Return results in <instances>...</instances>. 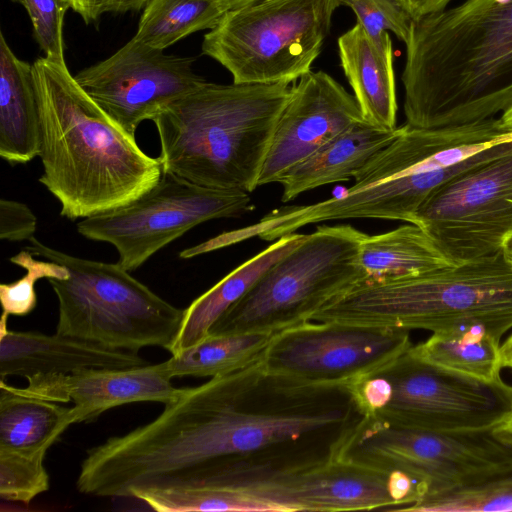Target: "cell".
I'll return each instance as SVG.
<instances>
[{"mask_svg": "<svg viewBox=\"0 0 512 512\" xmlns=\"http://www.w3.org/2000/svg\"><path fill=\"white\" fill-rule=\"evenodd\" d=\"M262 356V355H261ZM270 382V379H269ZM261 357L236 371L185 387L154 420L90 448L76 486L100 497H130L170 479L226 460L254 455L309 434L343 427L353 405L318 400L309 389L282 407L262 402Z\"/></svg>", "mask_w": 512, "mask_h": 512, "instance_id": "6da1fadb", "label": "cell"}, {"mask_svg": "<svg viewBox=\"0 0 512 512\" xmlns=\"http://www.w3.org/2000/svg\"><path fill=\"white\" fill-rule=\"evenodd\" d=\"M402 73L406 124L483 121L512 104V0H464L413 20Z\"/></svg>", "mask_w": 512, "mask_h": 512, "instance_id": "7a4b0ae2", "label": "cell"}, {"mask_svg": "<svg viewBox=\"0 0 512 512\" xmlns=\"http://www.w3.org/2000/svg\"><path fill=\"white\" fill-rule=\"evenodd\" d=\"M40 114L39 182L58 200L60 215L85 218L123 206L162 174L147 155L81 88L66 64H32Z\"/></svg>", "mask_w": 512, "mask_h": 512, "instance_id": "3957f363", "label": "cell"}, {"mask_svg": "<svg viewBox=\"0 0 512 512\" xmlns=\"http://www.w3.org/2000/svg\"><path fill=\"white\" fill-rule=\"evenodd\" d=\"M291 91L289 83L206 81L174 100L152 119L162 169L204 187L251 193Z\"/></svg>", "mask_w": 512, "mask_h": 512, "instance_id": "277c9868", "label": "cell"}, {"mask_svg": "<svg viewBox=\"0 0 512 512\" xmlns=\"http://www.w3.org/2000/svg\"><path fill=\"white\" fill-rule=\"evenodd\" d=\"M310 321L433 333L483 327L496 339L512 329V268L490 258L389 278H364Z\"/></svg>", "mask_w": 512, "mask_h": 512, "instance_id": "5b68a950", "label": "cell"}, {"mask_svg": "<svg viewBox=\"0 0 512 512\" xmlns=\"http://www.w3.org/2000/svg\"><path fill=\"white\" fill-rule=\"evenodd\" d=\"M25 248L61 264L65 279H48L59 306L56 333L102 346L136 352L169 350L184 309L170 304L117 263L83 259L53 249L35 237Z\"/></svg>", "mask_w": 512, "mask_h": 512, "instance_id": "8992f818", "label": "cell"}, {"mask_svg": "<svg viewBox=\"0 0 512 512\" xmlns=\"http://www.w3.org/2000/svg\"><path fill=\"white\" fill-rule=\"evenodd\" d=\"M328 452L378 470L408 474L417 484L416 503L512 473V446L493 430L423 431L364 414L341 428Z\"/></svg>", "mask_w": 512, "mask_h": 512, "instance_id": "52a82bcc", "label": "cell"}, {"mask_svg": "<svg viewBox=\"0 0 512 512\" xmlns=\"http://www.w3.org/2000/svg\"><path fill=\"white\" fill-rule=\"evenodd\" d=\"M364 236L349 224L317 227L275 262L208 334H274L309 322L323 305L366 278L358 258Z\"/></svg>", "mask_w": 512, "mask_h": 512, "instance_id": "ba28073f", "label": "cell"}, {"mask_svg": "<svg viewBox=\"0 0 512 512\" xmlns=\"http://www.w3.org/2000/svg\"><path fill=\"white\" fill-rule=\"evenodd\" d=\"M408 351L348 388L358 414L423 431L465 432L494 430L512 413V386L503 380L452 373Z\"/></svg>", "mask_w": 512, "mask_h": 512, "instance_id": "9c48e42d", "label": "cell"}, {"mask_svg": "<svg viewBox=\"0 0 512 512\" xmlns=\"http://www.w3.org/2000/svg\"><path fill=\"white\" fill-rule=\"evenodd\" d=\"M338 0H257L225 12L202 52L237 84L292 83L311 71Z\"/></svg>", "mask_w": 512, "mask_h": 512, "instance_id": "30bf717a", "label": "cell"}, {"mask_svg": "<svg viewBox=\"0 0 512 512\" xmlns=\"http://www.w3.org/2000/svg\"><path fill=\"white\" fill-rule=\"evenodd\" d=\"M253 209L249 193L204 187L169 171L133 201L82 218L83 237L113 245L129 272L197 225L237 218Z\"/></svg>", "mask_w": 512, "mask_h": 512, "instance_id": "8fae6325", "label": "cell"}, {"mask_svg": "<svg viewBox=\"0 0 512 512\" xmlns=\"http://www.w3.org/2000/svg\"><path fill=\"white\" fill-rule=\"evenodd\" d=\"M225 487L256 511H352L391 509L398 503L391 472L330 453L302 465L275 466L251 456L230 462Z\"/></svg>", "mask_w": 512, "mask_h": 512, "instance_id": "7c38bea8", "label": "cell"}, {"mask_svg": "<svg viewBox=\"0 0 512 512\" xmlns=\"http://www.w3.org/2000/svg\"><path fill=\"white\" fill-rule=\"evenodd\" d=\"M411 347L406 329L309 321L274 333L261 363L269 378L283 384L348 392Z\"/></svg>", "mask_w": 512, "mask_h": 512, "instance_id": "4fadbf2b", "label": "cell"}, {"mask_svg": "<svg viewBox=\"0 0 512 512\" xmlns=\"http://www.w3.org/2000/svg\"><path fill=\"white\" fill-rule=\"evenodd\" d=\"M416 225L454 265L501 254L512 233V141L434 189Z\"/></svg>", "mask_w": 512, "mask_h": 512, "instance_id": "5bb4252c", "label": "cell"}, {"mask_svg": "<svg viewBox=\"0 0 512 512\" xmlns=\"http://www.w3.org/2000/svg\"><path fill=\"white\" fill-rule=\"evenodd\" d=\"M194 61L193 57L165 54L132 38L74 77L120 128L135 136L141 122L152 120L168 104L207 81L195 73Z\"/></svg>", "mask_w": 512, "mask_h": 512, "instance_id": "9a60e30c", "label": "cell"}, {"mask_svg": "<svg viewBox=\"0 0 512 512\" xmlns=\"http://www.w3.org/2000/svg\"><path fill=\"white\" fill-rule=\"evenodd\" d=\"M364 121L354 95L334 78L323 71L306 73L292 86L277 121L258 187L278 182L328 141Z\"/></svg>", "mask_w": 512, "mask_h": 512, "instance_id": "2e32d148", "label": "cell"}, {"mask_svg": "<svg viewBox=\"0 0 512 512\" xmlns=\"http://www.w3.org/2000/svg\"><path fill=\"white\" fill-rule=\"evenodd\" d=\"M166 362L129 368H90L68 374H37L19 388L25 394L58 403L72 402L75 424L134 402H171L183 388L172 385Z\"/></svg>", "mask_w": 512, "mask_h": 512, "instance_id": "e0dca14e", "label": "cell"}, {"mask_svg": "<svg viewBox=\"0 0 512 512\" xmlns=\"http://www.w3.org/2000/svg\"><path fill=\"white\" fill-rule=\"evenodd\" d=\"M8 315L0 322V377L68 374L90 368H129L149 364L138 353L110 348L76 337L35 331H12Z\"/></svg>", "mask_w": 512, "mask_h": 512, "instance_id": "ac0fdd59", "label": "cell"}, {"mask_svg": "<svg viewBox=\"0 0 512 512\" xmlns=\"http://www.w3.org/2000/svg\"><path fill=\"white\" fill-rule=\"evenodd\" d=\"M341 67L364 120L376 127L397 126V97L391 39L375 42L356 23L338 39Z\"/></svg>", "mask_w": 512, "mask_h": 512, "instance_id": "d6986e66", "label": "cell"}, {"mask_svg": "<svg viewBox=\"0 0 512 512\" xmlns=\"http://www.w3.org/2000/svg\"><path fill=\"white\" fill-rule=\"evenodd\" d=\"M402 129L403 125L393 130L382 129L365 121L346 129L278 180L282 186L281 201L286 203L304 192L353 178Z\"/></svg>", "mask_w": 512, "mask_h": 512, "instance_id": "ffe728a7", "label": "cell"}, {"mask_svg": "<svg viewBox=\"0 0 512 512\" xmlns=\"http://www.w3.org/2000/svg\"><path fill=\"white\" fill-rule=\"evenodd\" d=\"M41 124L32 64L18 58L0 33V156L25 164L40 154Z\"/></svg>", "mask_w": 512, "mask_h": 512, "instance_id": "44dd1931", "label": "cell"}, {"mask_svg": "<svg viewBox=\"0 0 512 512\" xmlns=\"http://www.w3.org/2000/svg\"><path fill=\"white\" fill-rule=\"evenodd\" d=\"M305 235L295 232L275 240L196 298L184 309L179 331L168 351L175 354L204 339L226 311L238 302L275 262L294 249Z\"/></svg>", "mask_w": 512, "mask_h": 512, "instance_id": "7402d4cb", "label": "cell"}, {"mask_svg": "<svg viewBox=\"0 0 512 512\" xmlns=\"http://www.w3.org/2000/svg\"><path fill=\"white\" fill-rule=\"evenodd\" d=\"M72 424V407L25 394L0 380V449L48 450Z\"/></svg>", "mask_w": 512, "mask_h": 512, "instance_id": "603a6c76", "label": "cell"}, {"mask_svg": "<svg viewBox=\"0 0 512 512\" xmlns=\"http://www.w3.org/2000/svg\"><path fill=\"white\" fill-rule=\"evenodd\" d=\"M359 264L366 278H389L429 271L451 263L430 235L419 225L363 237Z\"/></svg>", "mask_w": 512, "mask_h": 512, "instance_id": "cb8c5ba5", "label": "cell"}, {"mask_svg": "<svg viewBox=\"0 0 512 512\" xmlns=\"http://www.w3.org/2000/svg\"><path fill=\"white\" fill-rule=\"evenodd\" d=\"M500 341L483 327L433 333L409 354L437 368L484 382H500Z\"/></svg>", "mask_w": 512, "mask_h": 512, "instance_id": "d4e9b609", "label": "cell"}, {"mask_svg": "<svg viewBox=\"0 0 512 512\" xmlns=\"http://www.w3.org/2000/svg\"><path fill=\"white\" fill-rule=\"evenodd\" d=\"M273 334L232 333L208 334L196 344L166 360L174 377H215L246 367L258 360Z\"/></svg>", "mask_w": 512, "mask_h": 512, "instance_id": "484cf974", "label": "cell"}, {"mask_svg": "<svg viewBox=\"0 0 512 512\" xmlns=\"http://www.w3.org/2000/svg\"><path fill=\"white\" fill-rule=\"evenodd\" d=\"M226 11L218 0H150L133 38L164 51L192 33L211 30Z\"/></svg>", "mask_w": 512, "mask_h": 512, "instance_id": "4316f807", "label": "cell"}, {"mask_svg": "<svg viewBox=\"0 0 512 512\" xmlns=\"http://www.w3.org/2000/svg\"><path fill=\"white\" fill-rule=\"evenodd\" d=\"M407 511L511 512L512 473L465 488L426 497Z\"/></svg>", "mask_w": 512, "mask_h": 512, "instance_id": "83f0119b", "label": "cell"}, {"mask_svg": "<svg viewBox=\"0 0 512 512\" xmlns=\"http://www.w3.org/2000/svg\"><path fill=\"white\" fill-rule=\"evenodd\" d=\"M48 450L31 452L0 449V497L10 502L29 504L50 487L44 466Z\"/></svg>", "mask_w": 512, "mask_h": 512, "instance_id": "f1b7e54d", "label": "cell"}, {"mask_svg": "<svg viewBox=\"0 0 512 512\" xmlns=\"http://www.w3.org/2000/svg\"><path fill=\"white\" fill-rule=\"evenodd\" d=\"M10 262L26 270V274L12 283L0 285V301L3 313L8 316H25L31 313L37 304L35 283L42 279H65L68 270L59 263L38 260L24 249L10 258Z\"/></svg>", "mask_w": 512, "mask_h": 512, "instance_id": "f546056e", "label": "cell"}, {"mask_svg": "<svg viewBox=\"0 0 512 512\" xmlns=\"http://www.w3.org/2000/svg\"><path fill=\"white\" fill-rule=\"evenodd\" d=\"M349 7L367 34L377 43L390 40L389 32L406 43L413 19L399 0H338Z\"/></svg>", "mask_w": 512, "mask_h": 512, "instance_id": "4dcf8cb0", "label": "cell"}, {"mask_svg": "<svg viewBox=\"0 0 512 512\" xmlns=\"http://www.w3.org/2000/svg\"><path fill=\"white\" fill-rule=\"evenodd\" d=\"M24 7L30 18L33 38L45 57L66 64L63 24L70 0H11Z\"/></svg>", "mask_w": 512, "mask_h": 512, "instance_id": "1f68e13d", "label": "cell"}, {"mask_svg": "<svg viewBox=\"0 0 512 512\" xmlns=\"http://www.w3.org/2000/svg\"><path fill=\"white\" fill-rule=\"evenodd\" d=\"M37 219L24 203L0 200V238L10 242L30 240L36 231Z\"/></svg>", "mask_w": 512, "mask_h": 512, "instance_id": "d6a6232c", "label": "cell"}, {"mask_svg": "<svg viewBox=\"0 0 512 512\" xmlns=\"http://www.w3.org/2000/svg\"><path fill=\"white\" fill-rule=\"evenodd\" d=\"M452 0H399L413 20L445 9Z\"/></svg>", "mask_w": 512, "mask_h": 512, "instance_id": "836d02e7", "label": "cell"}, {"mask_svg": "<svg viewBox=\"0 0 512 512\" xmlns=\"http://www.w3.org/2000/svg\"><path fill=\"white\" fill-rule=\"evenodd\" d=\"M108 0H70L71 8L86 24L98 21L105 12Z\"/></svg>", "mask_w": 512, "mask_h": 512, "instance_id": "e575fe53", "label": "cell"}, {"mask_svg": "<svg viewBox=\"0 0 512 512\" xmlns=\"http://www.w3.org/2000/svg\"><path fill=\"white\" fill-rule=\"evenodd\" d=\"M150 0H108L105 12L125 13L128 11H139L146 6Z\"/></svg>", "mask_w": 512, "mask_h": 512, "instance_id": "d590c367", "label": "cell"}, {"mask_svg": "<svg viewBox=\"0 0 512 512\" xmlns=\"http://www.w3.org/2000/svg\"><path fill=\"white\" fill-rule=\"evenodd\" d=\"M494 434L512 446V413L493 430Z\"/></svg>", "mask_w": 512, "mask_h": 512, "instance_id": "8d00e7d4", "label": "cell"}, {"mask_svg": "<svg viewBox=\"0 0 512 512\" xmlns=\"http://www.w3.org/2000/svg\"><path fill=\"white\" fill-rule=\"evenodd\" d=\"M502 368L512 369V334L500 346Z\"/></svg>", "mask_w": 512, "mask_h": 512, "instance_id": "74e56055", "label": "cell"}, {"mask_svg": "<svg viewBox=\"0 0 512 512\" xmlns=\"http://www.w3.org/2000/svg\"><path fill=\"white\" fill-rule=\"evenodd\" d=\"M502 255L512 268V233L507 237L502 248Z\"/></svg>", "mask_w": 512, "mask_h": 512, "instance_id": "f35d334b", "label": "cell"}, {"mask_svg": "<svg viewBox=\"0 0 512 512\" xmlns=\"http://www.w3.org/2000/svg\"><path fill=\"white\" fill-rule=\"evenodd\" d=\"M225 8L226 10L235 9L247 4H250L252 2H255L257 0H218Z\"/></svg>", "mask_w": 512, "mask_h": 512, "instance_id": "ab89813d", "label": "cell"}, {"mask_svg": "<svg viewBox=\"0 0 512 512\" xmlns=\"http://www.w3.org/2000/svg\"><path fill=\"white\" fill-rule=\"evenodd\" d=\"M500 118L502 119V121L508 125L509 127L512 128V104L511 106L505 110L501 115H500Z\"/></svg>", "mask_w": 512, "mask_h": 512, "instance_id": "60d3db41", "label": "cell"}]
</instances>
